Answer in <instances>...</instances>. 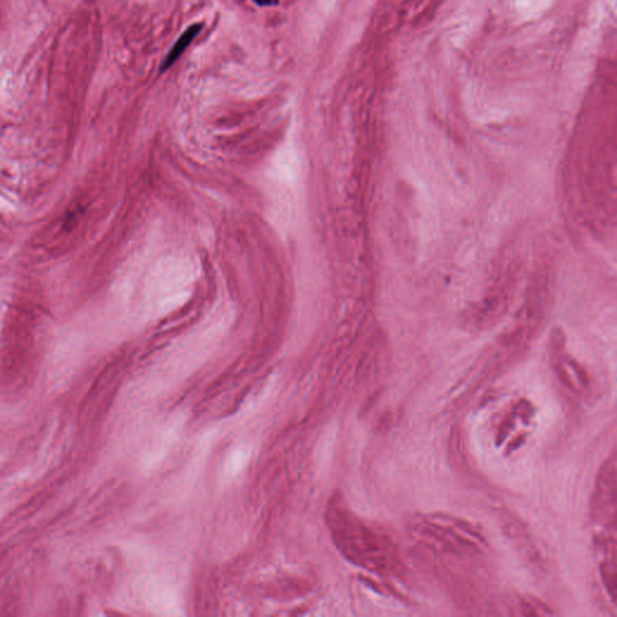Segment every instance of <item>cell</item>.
<instances>
[{"label": "cell", "instance_id": "5", "mask_svg": "<svg viewBox=\"0 0 617 617\" xmlns=\"http://www.w3.org/2000/svg\"><path fill=\"white\" fill-rule=\"evenodd\" d=\"M247 457H248V454H247L245 450H237V451H234V452L229 456L227 463H226V467H224V473H226V475H227V476H234V475L237 474V473L245 467V465H246Z\"/></svg>", "mask_w": 617, "mask_h": 617}, {"label": "cell", "instance_id": "4", "mask_svg": "<svg viewBox=\"0 0 617 617\" xmlns=\"http://www.w3.org/2000/svg\"><path fill=\"white\" fill-rule=\"evenodd\" d=\"M517 615L522 616H544V615H553L555 612L535 598L522 597L519 599L517 604Z\"/></svg>", "mask_w": 617, "mask_h": 617}, {"label": "cell", "instance_id": "6", "mask_svg": "<svg viewBox=\"0 0 617 617\" xmlns=\"http://www.w3.org/2000/svg\"><path fill=\"white\" fill-rule=\"evenodd\" d=\"M257 5L261 8H270V6L277 5L279 0H253Z\"/></svg>", "mask_w": 617, "mask_h": 617}, {"label": "cell", "instance_id": "1", "mask_svg": "<svg viewBox=\"0 0 617 617\" xmlns=\"http://www.w3.org/2000/svg\"><path fill=\"white\" fill-rule=\"evenodd\" d=\"M410 532L423 548L456 557H478L487 548V540L474 524L446 513L416 516Z\"/></svg>", "mask_w": 617, "mask_h": 617}, {"label": "cell", "instance_id": "3", "mask_svg": "<svg viewBox=\"0 0 617 617\" xmlns=\"http://www.w3.org/2000/svg\"><path fill=\"white\" fill-rule=\"evenodd\" d=\"M202 30V23H196V25L188 27L187 30L183 32L181 36L178 38V41L174 44L172 49L169 51L168 55L164 58L163 63L161 65V71L168 70L176 60L183 55V52L188 49V46L192 44L193 40L196 39Z\"/></svg>", "mask_w": 617, "mask_h": 617}, {"label": "cell", "instance_id": "2", "mask_svg": "<svg viewBox=\"0 0 617 617\" xmlns=\"http://www.w3.org/2000/svg\"><path fill=\"white\" fill-rule=\"evenodd\" d=\"M591 519L601 529H616V454L603 463L593 491Z\"/></svg>", "mask_w": 617, "mask_h": 617}]
</instances>
